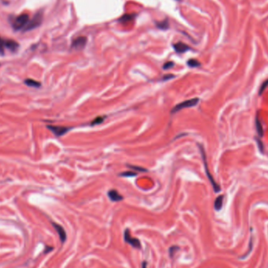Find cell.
I'll use <instances>...</instances> for the list:
<instances>
[{
  "label": "cell",
  "instance_id": "14",
  "mask_svg": "<svg viewBox=\"0 0 268 268\" xmlns=\"http://www.w3.org/2000/svg\"><path fill=\"white\" fill-rule=\"evenodd\" d=\"M24 82H25L26 85L31 87H39L41 85L40 82H37V81L33 80V79H26V80L24 81Z\"/></svg>",
  "mask_w": 268,
  "mask_h": 268
},
{
  "label": "cell",
  "instance_id": "8",
  "mask_svg": "<svg viewBox=\"0 0 268 268\" xmlns=\"http://www.w3.org/2000/svg\"><path fill=\"white\" fill-rule=\"evenodd\" d=\"M4 45H5V48L8 49L11 52H16L19 48L18 42L12 39H4Z\"/></svg>",
  "mask_w": 268,
  "mask_h": 268
},
{
  "label": "cell",
  "instance_id": "23",
  "mask_svg": "<svg viewBox=\"0 0 268 268\" xmlns=\"http://www.w3.org/2000/svg\"><path fill=\"white\" fill-rule=\"evenodd\" d=\"M175 77V76H173V75H166V76H164L163 78H162V81H167V80H169V79H173V78Z\"/></svg>",
  "mask_w": 268,
  "mask_h": 268
},
{
  "label": "cell",
  "instance_id": "2",
  "mask_svg": "<svg viewBox=\"0 0 268 268\" xmlns=\"http://www.w3.org/2000/svg\"><path fill=\"white\" fill-rule=\"evenodd\" d=\"M42 20H43V13H42V11L38 12V13L32 17V19L30 21H28V23H27L26 27L24 28V30L25 31V32H27V31H31L36 28L37 27L40 26V24H42Z\"/></svg>",
  "mask_w": 268,
  "mask_h": 268
},
{
  "label": "cell",
  "instance_id": "11",
  "mask_svg": "<svg viewBox=\"0 0 268 268\" xmlns=\"http://www.w3.org/2000/svg\"><path fill=\"white\" fill-rule=\"evenodd\" d=\"M173 47H174V50H175L177 53H185V52L190 50L189 46H187L186 44L183 43V42H177V43H176L175 45H173Z\"/></svg>",
  "mask_w": 268,
  "mask_h": 268
},
{
  "label": "cell",
  "instance_id": "19",
  "mask_svg": "<svg viewBox=\"0 0 268 268\" xmlns=\"http://www.w3.org/2000/svg\"><path fill=\"white\" fill-rule=\"evenodd\" d=\"M121 176L125 177H136L137 175V173L136 172H133V171H126V172H124L120 174Z\"/></svg>",
  "mask_w": 268,
  "mask_h": 268
},
{
  "label": "cell",
  "instance_id": "7",
  "mask_svg": "<svg viewBox=\"0 0 268 268\" xmlns=\"http://www.w3.org/2000/svg\"><path fill=\"white\" fill-rule=\"evenodd\" d=\"M87 39L84 36H79V37L76 38L74 41L72 42V45L71 47L76 50H81L86 45Z\"/></svg>",
  "mask_w": 268,
  "mask_h": 268
},
{
  "label": "cell",
  "instance_id": "10",
  "mask_svg": "<svg viewBox=\"0 0 268 268\" xmlns=\"http://www.w3.org/2000/svg\"><path fill=\"white\" fill-rule=\"evenodd\" d=\"M108 195L112 202H120L123 199V197L116 190H111L108 191Z\"/></svg>",
  "mask_w": 268,
  "mask_h": 268
},
{
  "label": "cell",
  "instance_id": "13",
  "mask_svg": "<svg viewBox=\"0 0 268 268\" xmlns=\"http://www.w3.org/2000/svg\"><path fill=\"white\" fill-rule=\"evenodd\" d=\"M256 130H257V133H258L259 136H260V137H263V126H262L261 122H260V119H259L258 115L256 116Z\"/></svg>",
  "mask_w": 268,
  "mask_h": 268
},
{
  "label": "cell",
  "instance_id": "5",
  "mask_svg": "<svg viewBox=\"0 0 268 268\" xmlns=\"http://www.w3.org/2000/svg\"><path fill=\"white\" fill-rule=\"evenodd\" d=\"M47 128L52 132L56 137H61V136L64 135L65 133H68L71 128L69 127H64V126H58V125H47Z\"/></svg>",
  "mask_w": 268,
  "mask_h": 268
},
{
  "label": "cell",
  "instance_id": "16",
  "mask_svg": "<svg viewBox=\"0 0 268 268\" xmlns=\"http://www.w3.org/2000/svg\"><path fill=\"white\" fill-rule=\"evenodd\" d=\"M188 65L191 68H196V67H198L200 66V63L199 61H197L195 59H191L188 61Z\"/></svg>",
  "mask_w": 268,
  "mask_h": 268
},
{
  "label": "cell",
  "instance_id": "4",
  "mask_svg": "<svg viewBox=\"0 0 268 268\" xmlns=\"http://www.w3.org/2000/svg\"><path fill=\"white\" fill-rule=\"evenodd\" d=\"M29 16L26 13H23V14L19 15L16 19L14 20L13 23V27L15 31L21 30V29L24 28L26 25L28 23Z\"/></svg>",
  "mask_w": 268,
  "mask_h": 268
},
{
  "label": "cell",
  "instance_id": "9",
  "mask_svg": "<svg viewBox=\"0 0 268 268\" xmlns=\"http://www.w3.org/2000/svg\"><path fill=\"white\" fill-rule=\"evenodd\" d=\"M52 224H53V227L55 228V230L56 231L57 234H59L60 239H61V242L64 243V241H66V238H67V234H66V232H65V231H64V227H61V225L57 224V223H53Z\"/></svg>",
  "mask_w": 268,
  "mask_h": 268
},
{
  "label": "cell",
  "instance_id": "12",
  "mask_svg": "<svg viewBox=\"0 0 268 268\" xmlns=\"http://www.w3.org/2000/svg\"><path fill=\"white\" fill-rule=\"evenodd\" d=\"M223 195H220L219 197H217V199L215 200V202H214V208H215L216 210L219 211L221 209L222 206H223Z\"/></svg>",
  "mask_w": 268,
  "mask_h": 268
},
{
  "label": "cell",
  "instance_id": "21",
  "mask_svg": "<svg viewBox=\"0 0 268 268\" xmlns=\"http://www.w3.org/2000/svg\"><path fill=\"white\" fill-rule=\"evenodd\" d=\"M5 51V45H4V39L0 37V54L3 55Z\"/></svg>",
  "mask_w": 268,
  "mask_h": 268
},
{
  "label": "cell",
  "instance_id": "17",
  "mask_svg": "<svg viewBox=\"0 0 268 268\" xmlns=\"http://www.w3.org/2000/svg\"><path fill=\"white\" fill-rule=\"evenodd\" d=\"M127 167H129V168H130V169H133V170L138 171V172H142V173L147 172L146 169H144V168H142V167H140V166H137V165H128V164H127Z\"/></svg>",
  "mask_w": 268,
  "mask_h": 268
},
{
  "label": "cell",
  "instance_id": "24",
  "mask_svg": "<svg viewBox=\"0 0 268 268\" xmlns=\"http://www.w3.org/2000/svg\"><path fill=\"white\" fill-rule=\"evenodd\" d=\"M158 26L160 28L165 29V28H167V27H168V23H167L166 21H165L163 23H160V24H158Z\"/></svg>",
  "mask_w": 268,
  "mask_h": 268
},
{
  "label": "cell",
  "instance_id": "20",
  "mask_svg": "<svg viewBox=\"0 0 268 268\" xmlns=\"http://www.w3.org/2000/svg\"><path fill=\"white\" fill-rule=\"evenodd\" d=\"M267 86H268V79H266V80L265 81V82H263L262 85H261V86H260V91H259V95H261L262 93H263V92L264 91L265 89H266Z\"/></svg>",
  "mask_w": 268,
  "mask_h": 268
},
{
  "label": "cell",
  "instance_id": "15",
  "mask_svg": "<svg viewBox=\"0 0 268 268\" xmlns=\"http://www.w3.org/2000/svg\"><path fill=\"white\" fill-rule=\"evenodd\" d=\"M106 119V117H103V116H98L96 119H93L91 122V125H100V124L103 123L105 119Z\"/></svg>",
  "mask_w": 268,
  "mask_h": 268
},
{
  "label": "cell",
  "instance_id": "25",
  "mask_svg": "<svg viewBox=\"0 0 268 268\" xmlns=\"http://www.w3.org/2000/svg\"><path fill=\"white\" fill-rule=\"evenodd\" d=\"M257 144H258V146L259 148H260V151L261 152H263V144L261 143V142L260 141V140H257Z\"/></svg>",
  "mask_w": 268,
  "mask_h": 268
},
{
  "label": "cell",
  "instance_id": "22",
  "mask_svg": "<svg viewBox=\"0 0 268 268\" xmlns=\"http://www.w3.org/2000/svg\"><path fill=\"white\" fill-rule=\"evenodd\" d=\"M174 65V63L172 62V61H169V62H166L165 64L163 65V69H169V68H171L172 67H173Z\"/></svg>",
  "mask_w": 268,
  "mask_h": 268
},
{
  "label": "cell",
  "instance_id": "6",
  "mask_svg": "<svg viewBox=\"0 0 268 268\" xmlns=\"http://www.w3.org/2000/svg\"><path fill=\"white\" fill-rule=\"evenodd\" d=\"M124 238L125 241L127 243L132 246L133 247L136 248V249H140V242L137 238H132L131 234H130L129 230H125V234H124Z\"/></svg>",
  "mask_w": 268,
  "mask_h": 268
},
{
  "label": "cell",
  "instance_id": "1",
  "mask_svg": "<svg viewBox=\"0 0 268 268\" xmlns=\"http://www.w3.org/2000/svg\"><path fill=\"white\" fill-rule=\"evenodd\" d=\"M199 147V150H200V152L201 154H202V161H203V163H204V167H205V169H206V175H207L208 178H209V181H210L211 184H212V188H213V190L215 192H220V190H221V188H220V185L217 184V182L214 180L213 177H212V176L211 175L210 172H209V167H208V163H207V160H206V152H205V150L204 148H203L202 145L198 144Z\"/></svg>",
  "mask_w": 268,
  "mask_h": 268
},
{
  "label": "cell",
  "instance_id": "26",
  "mask_svg": "<svg viewBox=\"0 0 268 268\" xmlns=\"http://www.w3.org/2000/svg\"><path fill=\"white\" fill-rule=\"evenodd\" d=\"M146 265H147L146 262H144L143 264H142V267H143V268H146Z\"/></svg>",
  "mask_w": 268,
  "mask_h": 268
},
{
  "label": "cell",
  "instance_id": "3",
  "mask_svg": "<svg viewBox=\"0 0 268 268\" xmlns=\"http://www.w3.org/2000/svg\"><path fill=\"white\" fill-rule=\"evenodd\" d=\"M198 101H199L198 98H192V99L187 100H185V101H183L181 102V103L179 104V105H176V106L172 109L171 113L173 114V113L178 112V111H181V110L183 109H185V108H192V107H194L195 105H197V104H198Z\"/></svg>",
  "mask_w": 268,
  "mask_h": 268
},
{
  "label": "cell",
  "instance_id": "18",
  "mask_svg": "<svg viewBox=\"0 0 268 268\" xmlns=\"http://www.w3.org/2000/svg\"><path fill=\"white\" fill-rule=\"evenodd\" d=\"M133 17H134V16H133V15L126 14V15H125V16L122 17H121L119 21H120L121 22H128V21H132V20L133 19Z\"/></svg>",
  "mask_w": 268,
  "mask_h": 268
}]
</instances>
